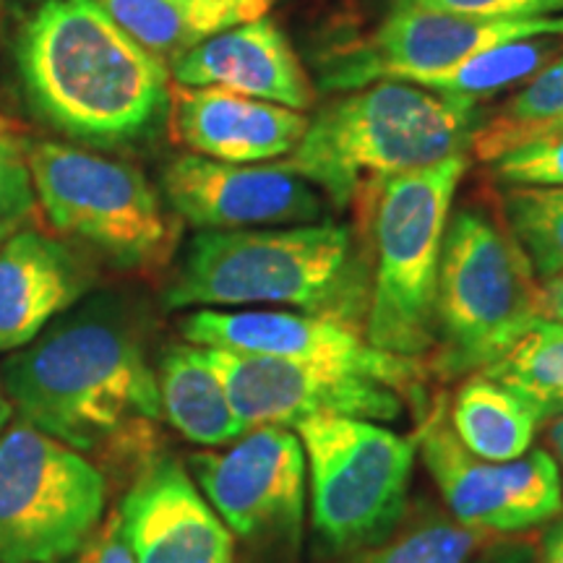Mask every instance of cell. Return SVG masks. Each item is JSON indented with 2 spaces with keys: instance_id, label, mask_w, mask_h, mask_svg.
I'll list each match as a JSON object with an SVG mask.
<instances>
[{
  "instance_id": "39",
  "label": "cell",
  "mask_w": 563,
  "mask_h": 563,
  "mask_svg": "<svg viewBox=\"0 0 563 563\" xmlns=\"http://www.w3.org/2000/svg\"><path fill=\"white\" fill-rule=\"evenodd\" d=\"M5 241V238H0V243H3Z\"/></svg>"
},
{
  "instance_id": "21",
  "label": "cell",
  "mask_w": 563,
  "mask_h": 563,
  "mask_svg": "<svg viewBox=\"0 0 563 563\" xmlns=\"http://www.w3.org/2000/svg\"><path fill=\"white\" fill-rule=\"evenodd\" d=\"M157 389L162 415L183 439L199 446H230L245 433L232 410L220 373L207 352L196 344H173L162 352L157 365Z\"/></svg>"
},
{
  "instance_id": "16",
  "label": "cell",
  "mask_w": 563,
  "mask_h": 563,
  "mask_svg": "<svg viewBox=\"0 0 563 563\" xmlns=\"http://www.w3.org/2000/svg\"><path fill=\"white\" fill-rule=\"evenodd\" d=\"M170 129L199 157L258 165L279 162L300 144L306 112L222 87H170Z\"/></svg>"
},
{
  "instance_id": "27",
  "label": "cell",
  "mask_w": 563,
  "mask_h": 563,
  "mask_svg": "<svg viewBox=\"0 0 563 563\" xmlns=\"http://www.w3.org/2000/svg\"><path fill=\"white\" fill-rule=\"evenodd\" d=\"M504 217L540 279L563 272V188H509Z\"/></svg>"
},
{
  "instance_id": "12",
  "label": "cell",
  "mask_w": 563,
  "mask_h": 563,
  "mask_svg": "<svg viewBox=\"0 0 563 563\" xmlns=\"http://www.w3.org/2000/svg\"><path fill=\"white\" fill-rule=\"evenodd\" d=\"M203 352L220 373L232 410L245 431L258 426L295 431V426L311 418L394 422L405 412V394L365 373L211 347H203Z\"/></svg>"
},
{
  "instance_id": "30",
  "label": "cell",
  "mask_w": 563,
  "mask_h": 563,
  "mask_svg": "<svg viewBox=\"0 0 563 563\" xmlns=\"http://www.w3.org/2000/svg\"><path fill=\"white\" fill-rule=\"evenodd\" d=\"M490 170L509 188H563V123L493 159Z\"/></svg>"
},
{
  "instance_id": "26",
  "label": "cell",
  "mask_w": 563,
  "mask_h": 563,
  "mask_svg": "<svg viewBox=\"0 0 563 563\" xmlns=\"http://www.w3.org/2000/svg\"><path fill=\"white\" fill-rule=\"evenodd\" d=\"M563 118V55L548 63L525 84L509 104H504L488 121L477 123L470 146L483 165H490L514 146L525 144L534 133Z\"/></svg>"
},
{
  "instance_id": "9",
  "label": "cell",
  "mask_w": 563,
  "mask_h": 563,
  "mask_svg": "<svg viewBox=\"0 0 563 563\" xmlns=\"http://www.w3.org/2000/svg\"><path fill=\"white\" fill-rule=\"evenodd\" d=\"M108 485L87 456L16 420L0 433V563H60L102 522Z\"/></svg>"
},
{
  "instance_id": "34",
  "label": "cell",
  "mask_w": 563,
  "mask_h": 563,
  "mask_svg": "<svg viewBox=\"0 0 563 563\" xmlns=\"http://www.w3.org/2000/svg\"><path fill=\"white\" fill-rule=\"evenodd\" d=\"M540 316L563 321V272L540 279Z\"/></svg>"
},
{
  "instance_id": "19",
  "label": "cell",
  "mask_w": 563,
  "mask_h": 563,
  "mask_svg": "<svg viewBox=\"0 0 563 563\" xmlns=\"http://www.w3.org/2000/svg\"><path fill=\"white\" fill-rule=\"evenodd\" d=\"M146 53L173 66L201 42L264 19L274 0H95Z\"/></svg>"
},
{
  "instance_id": "31",
  "label": "cell",
  "mask_w": 563,
  "mask_h": 563,
  "mask_svg": "<svg viewBox=\"0 0 563 563\" xmlns=\"http://www.w3.org/2000/svg\"><path fill=\"white\" fill-rule=\"evenodd\" d=\"M394 9L454 13L470 19H540L563 16V0H391Z\"/></svg>"
},
{
  "instance_id": "11",
  "label": "cell",
  "mask_w": 563,
  "mask_h": 563,
  "mask_svg": "<svg viewBox=\"0 0 563 563\" xmlns=\"http://www.w3.org/2000/svg\"><path fill=\"white\" fill-rule=\"evenodd\" d=\"M530 37H563V16L488 21L394 9L376 32L327 60L323 87L352 91L376 81L412 84L488 47Z\"/></svg>"
},
{
  "instance_id": "10",
  "label": "cell",
  "mask_w": 563,
  "mask_h": 563,
  "mask_svg": "<svg viewBox=\"0 0 563 563\" xmlns=\"http://www.w3.org/2000/svg\"><path fill=\"white\" fill-rule=\"evenodd\" d=\"M188 344L238 355L336 365L376 378L405 397H418L422 368L365 340L361 323L290 308H199L180 321Z\"/></svg>"
},
{
  "instance_id": "28",
  "label": "cell",
  "mask_w": 563,
  "mask_h": 563,
  "mask_svg": "<svg viewBox=\"0 0 563 563\" xmlns=\"http://www.w3.org/2000/svg\"><path fill=\"white\" fill-rule=\"evenodd\" d=\"M514 530L553 522L563 514V483L559 462L543 449H532L511 462L496 464Z\"/></svg>"
},
{
  "instance_id": "14",
  "label": "cell",
  "mask_w": 563,
  "mask_h": 563,
  "mask_svg": "<svg viewBox=\"0 0 563 563\" xmlns=\"http://www.w3.org/2000/svg\"><path fill=\"white\" fill-rule=\"evenodd\" d=\"M162 194L196 230H258L319 222L323 196L279 162L232 165L180 154L162 173Z\"/></svg>"
},
{
  "instance_id": "3",
  "label": "cell",
  "mask_w": 563,
  "mask_h": 563,
  "mask_svg": "<svg viewBox=\"0 0 563 563\" xmlns=\"http://www.w3.org/2000/svg\"><path fill=\"white\" fill-rule=\"evenodd\" d=\"M371 272L350 228L336 222L201 230L165 287L178 308H290L365 321Z\"/></svg>"
},
{
  "instance_id": "32",
  "label": "cell",
  "mask_w": 563,
  "mask_h": 563,
  "mask_svg": "<svg viewBox=\"0 0 563 563\" xmlns=\"http://www.w3.org/2000/svg\"><path fill=\"white\" fill-rule=\"evenodd\" d=\"M60 563H136L125 538L121 511H112L104 522L91 530L84 543Z\"/></svg>"
},
{
  "instance_id": "7",
  "label": "cell",
  "mask_w": 563,
  "mask_h": 563,
  "mask_svg": "<svg viewBox=\"0 0 563 563\" xmlns=\"http://www.w3.org/2000/svg\"><path fill=\"white\" fill-rule=\"evenodd\" d=\"M311 481L316 543L329 555L376 545L407 511L418 441L357 418L295 426Z\"/></svg>"
},
{
  "instance_id": "23",
  "label": "cell",
  "mask_w": 563,
  "mask_h": 563,
  "mask_svg": "<svg viewBox=\"0 0 563 563\" xmlns=\"http://www.w3.org/2000/svg\"><path fill=\"white\" fill-rule=\"evenodd\" d=\"M563 37H530L514 40L506 45L488 47L473 58L454 63V66L435 70L412 81L415 87L441 91V95L464 97V100L483 102L485 97L517 87L532 79L540 68H545L561 53Z\"/></svg>"
},
{
  "instance_id": "8",
  "label": "cell",
  "mask_w": 563,
  "mask_h": 563,
  "mask_svg": "<svg viewBox=\"0 0 563 563\" xmlns=\"http://www.w3.org/2000/svg\"><path fill=\"white\" fill-rule=\"evenodd\" d=\"M37 207L60 235L100 251L123 269L170 258L175 224L139 167L66 144L30 146Z\"/></svg>"
},
{
  "instance_id": "22",
  "label": "cell",
  "mask_w": 563,
  "mask_h": 563,
  "mask_svg": "<svg viewBox=\"0 0 563 563\" xmlns=\"http://www.w3.org/2000/svg\"><path fill=\"white\" fill-rule=\"evenodd\" d=\"M449 422L475 456L501 464L530 452L534 431L543 420L506 386L485 373H475L456 391Z\"/></svg>"
},
{
  "instance_id": "29",
  "label": "cell",
  "mask_w": 563,
  "mask_h": 563,
  "mask_svg": "<svg viewBox=\"0 0 563 563\" xmlns=\"http://www.w3.org/2000/svg\"><path fill=\"white\" fill-rule=\"evenodd\" d=\"M34 209L37 199L30 173V146L16 125L0 115V238L24 228Z\"/></svg>"
},
{
  "instance_id": "17",
  "label": "cell",
  "mask_w": 563,
  "mask_h": 563,
  "mask_svg": "<svg viewBox=\"0 0 563 563\" xmlns=\"http://www.w3.org/2000/svg\"><path fill=\"white\" fill-rule=\"evenodd\" d=\"M170 79L180 87H222L298 112L316 102L311 76L269 16L224 30L180 55Z\"/></svg>"
},
{
  "instance_id": "13",
  "label": "cell",
  "mask_w": 563,
  "mask_h": 563,
  "mask_svg": "<svg viewBox=\"0 0 563 563\" xmlns=\"http://www.w3.org/2000/svg\"><path fill=\"white\" fill-rule=\"evenodd\" d=\"M188 464L194 483L230 532L282 543L300 538L308 467L292 428H251L224 452H196Z\"/></svg>"
},
{
  "instance_id": "6",
  "label": "cell",
  "mask_w": 563,
  "mask_h": 563,
  "mask_svg": "<svg viewBox=\"0 0 563 563\" xmlns=\"http://www.w3.org/2000/svg\"><path fill=\"white\" fill-rule=\"evenodd\" d=\"M467 157L386 180L373 207V269L363 334L376 350L418 357L433 350L435 285L456 186Z\"/></svg>"
},
{
  "instance_id": "35",
  "label": "cell",
  "mask_w": 563,
  "mask_h": 563,
  "mask_svg": "<svg viewBox=\"0 0 563 563\" xmlns=\"http://www.w3.org/2000/svg\"><path fill=\"white\" fill-rule=\"evenodd\" d=\"M540 548V563H563V517L555 519L551 530L543 534Z\"/></svg>"
},
{
  "instance_id": "5",
  "label": "cell",
  "mask_w": 563,
  "mask_h": 563,
  "mask_svg": "<svg viewBox=\"0 0 563 563\" xmlns=\"http://www.w3.org/2000/svg\"><path fill=\"white\" fill-rule=\"evenodd\" d=\"M540 316V282L530 258L488 211L449 217L435 285L433 371L475 376L504 357Z\"/></svg>"
},
{
  "instance_id": "38",
  "label": "cell",
  "mask_w": 563,
  "mask_h": 563,
  "mask_svg": "<svg viewBox=\"0 0 563 563\" xmlns=\"http://www.w3.org/2000/svg\"><path fill=\"white\" fill-rule=\"evenodd\" d=\"M559 123H563V118H561V121H555L553 125H559ZM548 129H551V125H548ZM543 131H545V129H543Z\"/></svg>"
},
{
  "instance_id": "1",
  "label": "cell",
  "mask_w": 563,
  "mask_h": 563,
  "mask_svg": "<svg viewBox=\"0 0 563 563\" xmlns=\"http://www.w3.org/2000/svg\"><path fill=\"white\" fill-rule=\"evenodd\" d=\"M0 382L19 418L79 454L144 446L162 418L157 373L123 316L79 311L9 355Z\"/></svg>"
},
{
  "instance_id": "25",
  "label": "cell",
  "mask_w": 563,
  "mask_h": 563,
  "mask_svg": "<svg viewBox=\"0 0 563 563\" xmlns=\"http://www.w3.org/2000/svg\"><path fill=\"white\" fill-rule=\"evenodd\" d=\"M485 534L433 504H415L382 543L350 553L347 563H470Z\"/></svg>"
},
{
  "instance_id": "4",
  "label": "cell",
  "mask_w": 563,
  "mask_h": 563,
  "mask_svg": "<svg viewBox=\"0 0 563 563\" xmlns=\"http://www.w3.org/2000/svg\"><path fill=\"white\" fill-rule=\"evenodd\" d=\"M477 104L407 81L368 84L308 118L300 144L279 165L347 209L397 175L464 154Z\"/></svg>"
},
{
  "instance_id": "2",
  "label": "cell",
  "mask_w": 563,
  "mask_h": 563,
  "mask_svg": "<svg viewBox=\"0 0 563 563\" xmlns=\"http://www.w3.org/2000/svg\"><path fill=\"white\" fill-rule=\"evenodd\" d=\"M16 60L34 110L68 136L139 139L170 104V68L95 0H40L21 26Z\"/></svg>"
},
{
  "instance_id": "24",
  "label": "cell",
  "mask_w": 563,
  "mask_h": 563,
  "mask_svg": "<svg viewBox=\"0 0 563 563\" xmlns=\"http://www.w3.org/2000/svg\"><path fill=\"white\" fill-rule=\"evenodd\" d=\"M517 394L540 420L563 415V321L538 319L496 363L481 371Z\"/></svg>"
},
{
  "instance_id": "33",
  "label": "cell",
  "mask_w": 563,
  "mask_h": 563,
  "mask_svg": "<svg viewBox=\"0 0 563 563\" xmlns=\"http://www.w3.org/2000/svg\"><path fill=\"white\" fill-rule=\"evenodd\" d=\"M470 563H540V548L522 540H501L488 543L481 553L475 551Z\"/></svg>"
},
{
  "instance_id": "37",
  "label": "cell",
  "mask_w": 563,
  "mask_h": 563,
  "mask_svg": "<svg viewBox=\"0 0 563 563\" xmlns=\"http://www.w3.org/2000/svg\"><path fill=\"white\" fill-rule=\"evenodd\" d=\"M11 412H13V405L9 402V397H5L3 386H0V433H3V428L9 426Z\"/></svg>"
},
{
  "instance_id": "15",
  "label": "cell",
  "mask_w": 563,
  "mask_h": 563,
  "mask_svg": "<svg viewBox=\"0 0 563 563\" xmlns=\"http://www.w3.org/2000/svg\"><path fill=\"white\" fill-rule=\"evenodd\" d=\"M118 511L136 563H232L230 527L173 456L146 462Z\"/></svg>"
},
{
  "instance_id": "20",
  "label": "cell",
  "mask_w": 563,
  "mask_h": 563,
  "mask_svg": "<svg viewBox=\"0 0 563 563\" xmlns=\"http://www.w3.org/2000/svg\"><path fill=\"white\" fill-rule=\"evenodd\" d=\"M418 449L428 475L446 504V511L456 522L483 534L517 532L496 464L481 460L464 446L452 422L443 420L441 407L431 418H426L418 435Z\"/></svg>"
},
{
  "instance_id": "36",
  "label": "cell",
  "mask_w": 563,
  "mask_h": 563,
  "mask_svg": "<svg viewBox=\"0 0 563 563\" xmlns=\"http://www.w3.org/2000/svg\"><path fill=\"white\" fill-rule=\"evenodd\" d=\"M551 443H553L555 454H559V470H563V415H559L551 426Z\"/></svg>"
},
{
  "instance_id": "18",
  "label": "cell",
  "mask_w": 563,
  "mask_h": 563,
  "mask_svg": "<svg viewBox=\"0 0 563 563\" xmlns=\"http://www.w3.org/2000/svg\"><path fill=\"white\" fill-rule=\"evenodd\" d=\"M91 274L58 238L21 228L0 243V352H16L87 292Z\"/></svg>"
}]
</instances>
